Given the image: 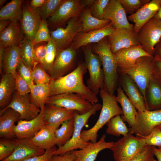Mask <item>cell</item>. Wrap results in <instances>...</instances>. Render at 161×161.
<instances>
[{
    "instance_id": "1",
    "label": "cell",
    "mask_w": 161,
    "mask_h": 161,
    "mask_svg": "<svg viewBox=\"0 0 161 161\" xmlns=\"http://www.w3.org/2000/svg\"><path fill=\"white\" fill-rule=\"evenodd\" d=\"M87 71L84 62L80 61L77 67L67 74L52 79L49 84V96L65 93L78 94L93 105L98 101L97 95L86 86L83 76Z\"/></svg>"
},
{
    "instance_id": "2",
    "label": "cell",
    "mask_w": 161,
    "mask_h": 161,
    "mask_svg": "<svg viewBox=\"0 0 161 161\" xmlns=\"http://www.w3.org/2000/svg\"><path fill=\"white\" fill-rule=\"evenodd\" d=\"M99 93L102 105L99 117L92 128L82 130L80 134L81 138L86 142H96L99 130L113 117L123 114L122 109L118 106L114 94H109L103 88L100 90Z\"/></svg>"
},
{
    "instance_id": "3",
    "label": "cell",
    "mask_w": 161,
    "mask_h": 161,
    "mask_svg": "<svg viewBox=\"0 0 161 161\" xmlns=\"http://www.w3.org/2000/svg\"><path fill=\"white\" fill-rule=\"evenodd\" d=\"M95 54L101 61L104 75L103 89L109 94H114L117 79L118 66L107 37L95 44L93 47Z\"/></svg>"
},
{
    "instance_id": "4",
    "label": "cell",
    "mask_w": 161,
    "mask_h": 161,
    "mask_svg": "<svg viewBox=\"0 0 161 161\" xmlns=\"http://www.w3.org/2000/svg\"><path fill=\"white\" fill-rule=\"evenodd\" d=\"M154 60L153 57H142L131 67L121 71L129 75L135 82L144 97L147 110L146 92L153 76Z\"/></svg>"
},
{
    "instance_id": "5",
    "label": "cell",
    "mask_w": 161,
    "mask_h": 161,
    "mask_svg": "<svg viewBox=\"0 0 161 161\" xmlns=\"http://www.w3.org/2000/svg\"><path fill=\"white\" fill-rule=\"evenodd\" d=\"M102 105L99 103L94 104L89 111L84 114H80L77 112H75L74 117V129L72 136L64 145L57 148L54 155H63L68 152L82 149L89 144V142H85L81 138L82 129L87 123L90 117L95 115L97 111L101 109Z\"/></svg>"
},
{
    "instance_id": "6",
    "label": "cell",
    "mask_w": 161,
    "mask_h": 161,
    "mask_svg": "<svg viewBox=\"0 0 161 161\" xmlns=\"http://www.w3.org/2000/svg\"><path fill=\"white\" fill-rule=\"evenodd\" d=\"M146 145L143 137L129 133L114 143L110 149L115 161H128L139 154Z\"/></svg>"
},
{
    "instance_id": "7",
    "label": "cell",
    "mask_w": 161,
    "mask_h": 161,
    "mask_svg": "<svg viewBox=\"0 0 161 161\" xmlns=\"http://www.w3.org/2000/svg\"><path fill=\"white\" fill-rule=\"evenodd\" d=\"M85 63L89 74L86 81L87 86L96 95L103 88L104 75L102 64L98 56L93 52L89 44L82 47Z\"/></svg>"
},
{
    "instance_id": "8",
    "label": "cell",
    "mask_w": 161,
    "mask_h": 161,
    "mask_svg": "<svg viewBox=\"0 0 161 161\" xmlns=\"http://www.w3.org/2000/svg\"><path fill=\"white\" fill-rule=\"evenodd\" d=\"M137 35L143 49L153 57L155 46L161 40V21L153 17L143 25Z\"/></svg>"
},
{
    "instance_id": "9",
    "label": "cell",
    "mask_w": 161,
    "mask_h": 161,
    "mask_svg": "<svg viewBox=\"0 0 161 161\" xmlns=\"http://www.w3.org/2000/svg\"><path fill=\"white\" fill-rule=\"evenodd\" d=\"M82 30V24L79 17L72 18L67 21L65 27H60L51 30V39L57 49H65L71 46L75 37Z\"/></svg>"
},
{
    "instance_id": "10",
    "label": "cell",
    "mask_w": 161,
    "mask_h": 161,
    "mask_svg": "<svg viewBox=\"0 0 161 161\" xmlns=\"http://www.w3.org/2000/svg\"><path fill=\"white\" fill-rule=\"evenodd\" d=\"M161 124V109L154 111H137L134 124L129 129V133L145 137L153 129Z\"/></svg>"
},
{
    "instance_id": "11",
    "label": "cell",
    "mask_w": 161,
    "mask_h": 161,
    "mask_svg": "<svg viewBox=\"0 0 161 161\" xmlns=\"http://www.w3.org/2000/svg\"><path fill=\"white\" fill-rule=\"evenodd\" d=\"M46 104L55 105L74 110L80 114L88 112L93 106L90 102L78 94L69 93L49 96Z\"/></svg>"
},
{
    "instance_id": "12",
    "label": "cell",
    "mask_w": 161,
    "mask_h": 161,
    "mask_svg": "<svg viewBox=\"0 0 161 161\" xmlns=\"http://www.w3.org/2000/svg\"><path fill=\"white\" fill-rule=\"evenodd\" d=\"M81 0H64L48 19V25L58 27L74 17H79L85 9Z\"/></svg>"
},
{
    "instance_id": "13",
    "label": "cell",
    "mask_w": 161,
    "mask_h": 161,
    "mask_svg": "<svg viewBox=\"0 0 161 161\" xmlns=\"http://www.w3.org/2000/svg\"><path fill=\"white\" fill-rule=\"evenodd\" d=\"M76 55V50L71 46L65 49H57L54 62L48 72L52 79L69 73L74 66Z\"/></svg>"
},
{
    "instance_id": "14",
    "label": "cell",
    "mask_w": 161,
    "mask_h": 161,
    "mask_svg": "<svg viewBox=\"0 0 161 161\" xmlns=\"http://www.w3.org/2000/svg\"><path fill=\"white\" fill-rule=\"evenodd\" d=\"M45 106L40 108V113L34 119L28 121L20 120L17 122L13 129L16 138L30 139L45 125Z\"/></svg>"
},
{
    "instance_id": "15",
    "label": "cell",
    "mask_w": 161,
    "mask_h": 161,
    "mask_svg": "<svg viewBox=\"0 0 161 161\" xmlns=\"http://www.w3.org/2000/svg\"><path fill=\"white\" fill-rule=\"evenodd\" d=\"M22 6L21 27L25 36L33 41L42 21L39 8H32L27 1H24Z\"/></svg>"
},
{
    "instance_id": "16",
    "label": "cell",
    "mask_w": 161,
    "mask_h": 161,
    "mask_svg": "<svg viewBox=\"0 0 161 161\" xmlns=\"http://www.w3.org/2000/svg\"><path fill=\"white\" fill-rule=\"evenodd\" d=\"M107 37L113 54L122 49L140 45L133 29H115Z\"/></svg>"
},
{
    "instance_id": "17",
    "label": "cell",
    "mask_w": 161,
    "mask_h": 161,
    "mask_svg": "<svg viewBox=\"0 0 161 161\" xmlns=\"http://www.w3.org/2000/svg\"><path fill=\"white\" fill-rule=\"evenodd\" d=\"M9 108L13 109L19 114L20 120L27 121L36 117L41 112V109L31 102L28 94L21 95L18 94L16 91L13 94L10 103L3 110Z\"/></svg>"
},
{
    "instance_id": "18",
    "label": "cell",
    "mask_w": 161,
    "mask_h": 161,
    "mask_svg": "<svg viewBox=\"0 0 161 161\" xmlns=\"http://www.w3.org/2000/svg\"><path fill=\"white\" fill-rule=\"evenodd\" d=\"M103 19L109 20L115 29H133L134 25L129 22L119 0H109L105 10Z\"/></svg>"
},
{
    "instance_id": "19",
    "label": "cell",
    "mask_w": 161,
    "mask_h": 161,
    "mask_svg": "<svg viewBox=\"0 0 161 161\" xmlns=\"http://www.w3.org/2000/svg\"><path fill=\"white\" fill-rule=\"evenodd\" d=\"M15 149L12 154L2 161H22L43 155L45 150L33 144L30 139H14Z\"/></svg>"
},
{
    "instance_id": "20",
    "label": "cell",
    "mask_w": 161,
    "mask_h": 161,
    "mask_svg": "<svg viewBox=\"0 0 161 161\" xmlns=\"http://www.w3.org/2000/svg\"><path fill=\"white\" fill-rule=\"evenodd\" d=\"M114 28L110 23L105 27L89 31L80 32L73 40L71 46L76 50L80 48L92 43H97L112 33Z\"/></svg>"
},
{
    "instance_id": "21",
    "label": "cell",
    "mask_w": 161,
    "mask_h": 161,
    "mask_svg": "<svg viewBox=\"0 0 161 161\" xmlns=\"http://www.w3.org/2000/svg\"><path fill=\"white\" fill-rule=\"evenodd\" d=\"M114 54L118 67L121 71L131 67L142 57H153L146 52L140 45L121 49Z\"/></svg>"
},
{
    "instance_id": "22",
    "label": "cell",
    "mask_w": 161,
    "mask_h": 161,
    "mask_svg": "<svg viewBox=\"0 0 161 161\" xmlns=\"http://www.w3.org/2000/svg\"><path fill=\"white\" fill-rule=\"evenodd\" d=\"M21 58L19 46H11L5 48L0 47V72L13 74L16 71Z\"/></svg>"
},
{
    "instance_id": "23",
    "label": "cell",
    "mask_w": 161,
    "mask_h": 161,
    "mask_svg": "<svg viewBox=\"0 0 161 161\" xmlns=\"http://www.w3.org/2000/svg\"><path fill=\"white\" fill-rule=\"evenodd\" d=\"M161 5V0L150 1L128 16L129 20L134 24L133 30L136 34L143 25L154 16Z\"/></svg>"
},
{
    "instance_id": "24",
    "label": "cell",
    "mask_w": 161,
    "mask_h": 161,
    "mask_svg": "<svg viewBox=\"0 0 161 161\" xmlns=\"http://www.w3.org/2000/svg\"><path fill=\"white\" fill-rule=\"evenodd\" d=\"M76 112L55 105L46 104L45 124L54 126L57 129L63 122L74 118Z\"/></svg>"
},
{
    "instance_id": "25",
    "label": "cell",
    "mask_w": 161,
    "mask_h": 161,
    "mask_svg": "<svg viewBox=\"0 0 161 161\" xmlns=\"http://www.w3.org/2000/svg\"><path fill=\"white\" fill-rule=\"evenodd\" d=\"M121 84L123 91L137 111L148 110L142 95L135 82L129 75L123 74Z\"/></svg>"
},
{
    "instance_id": "26",
    "label": "cell",
    "mask_w": 161,
    "mask_h": 161,
    "mask_svg": "<svg viewBox=\"0 0 161 161\" xmlns=\"http://www.w3.org/2000/svg\"><path fill=\"white\" fill-rule=\"evenodd\" d=\"M106 135L104 134L98 141L90 142L86 146L80 150H74L76 158L74 161H95L101 151L110 149L114 143L113 142L106 141Z\"/></svg>"
},
{
    "instance_id": "27",
    "label": "cell",
    "mask_w": 161,
    "mask_h": 161,
    "mask_svg": "<svg viewBox=\"0 0 161 161\" xmlns=\"http://www.w3.org/2000/svg\"><path fill=\"white\" fill-rule=\"evenodd\" d=\"M20 117L19 114L11 108L0 111V138H16L13 129L15 123L20 120Z\"/></svg>"
},
{
    "instance_id": "28",
    "label": "cell",
    "mask_w": 161,
    "mask_h": 161,
    "mask_svg": "<svg viewBox=\"0 0 161 161\" xmlns=\"http://www.w3.org/2000/svg\"><path fill=\"white\" fill-rule=\"evenodd\" d=\"M56 129L54 126L45 124L30 140L41 149L45 150L50 149L57 144L55 134Z\"/></svg>"
},
{
    "instance_id": "29",
    "label": "cell",
    "mask_w": 161,
    "mask_h": 161,
    "mask_svg": "<svg viewBox=\"0 0 161 161\" xmlns=\"http://www.w3.org/2000/svg\"><path fill=\"white\" fill-rule=\"evenodd\" d=\"M24 33L18 21H12L0 32V47L19 46L23 40Z\"/></svg>"
},
{
    "instance_id": "30",
    "label": "cell",
    "mask_w": 161,
    "mask_h": 161,
    "mask_svg": "<svg viewBox=\"0 0 161 161\" xmlns=\"http://www.w3.org/2000/svg\"><path fill=\"white\" fill-rule=\"evenodd\" d=\"M15 91V79L13 74H3L0 82V110L4 109L9 105Z\"/></svg>"
},
{
    "instance_id": "31",
    "label": "cell",
    "mask_w": 161,
    "mask_h": 161,
    "mask_svg": "<svg viewBox=\"0 0 161 161\" xmlns=\"http://www.w3.org/2000/svg\"><path fill=\"white\" fill-rule=\"evenodd\" d=\"M117 91V95L116 96V100L121 105L123 112L121 117L123 121L126 122L131 127L135 123L137 111L122 88L119 87Z\"/></svg>"
},
{
    "instance_id": "32",
    "label": "cell",
    "mask_w": 161,
    "mask_h": 161,
    "mask_svg": "<svg viewBox=\"0 0 161 161\" xmlns=\"http://www.w3.org/2000/svg\"><path fill=\"white\" fill-rule=\"evenodd\" d=\"M24 1L13 0L3 6L0 10V19L18 21L21 18Z\"/></svg>"
},
{
    "instance_id": "33",
    "label": "cell",
    "mask_w": 161,
    "mask_h": 161,
    "mask_svg": "<svg viewBox=\"0 0 161 161\" xmlns=\"http://www.w3.org/2000/svg\"><path fill=\"white\" fill-rule=\"evenodd\" d=\"M79 17L82 26L81 32H86L94 30L99 29L105 27L111 23L109 20L99 19L93 16L89 7L85 8Z\"/></svg>"
},
{
    "instance_id": "34",
    "label": "cell",
    "mask_w": 161,
    "mask_h": 161,
    "mask_svg": "<svg viewBox=\"0 0 161 161\" xmlns=\"http://www.w3.org/2000/svg\"><path fill=\"white\" fill-rule=\"evenodd\" d=\"M29 96L31 102L40 108L44 106L49 97V84H35L30 88Z\"/></svg>"
},
{
    "instance_id": "35",
    "label": "cell",
    "mask_w": 161,
    "mask_h": 161,
    "mask_svg": "<svg viewBox=\"0 0 161 161\" xmlns=\"http://www.w3.org/2000/svg\"><path fill=\"white\" fill-rule=\"evenodd\" d=\"M74 129V118L63 122L61 127L56 130L55 134L57 141L56 145L58 148L63 146L70 140Z\"/></svg>"
},
{
    "instance_id": "36",
    "label": "cell",
    "mask_w": 161,
    "mask_h": 161,
    "mask_svg": "<svg viewBox=\"0 0 161 161\" xmlns=\"http://www.w3.org/2000/svg\"><path fill=\"white\" fill-rule=\"evenodd\" d=\"M19 46L21 59L27 66L32 69L35 64L32 41L25 36Z\"/></svg>"
},
{
    "instance_id": "37",
    "label": "cell",
    "mask_w": 161,
    "mask_h": 161,
    "mask_svg": "<svg viewBox=\"0 0 161 161\" xmlns=\"http://www.w3.org/2000/svg\"><path fill=\"white\" fill-rule=\"evenodd\" d=\"M107 134L117 137L125 136L129 133V129L120 116L118 115L112 118L106 124Z\"/></svg>"
},
{
    "instance_id": "38",
    "label": "cell",
    "mask_w": 161,
    "mask_h": 161,
    "mask_svg": "<svg viewBox=\"0 0 161 161\" xmlns=\"http://www.w3.org/2000/svg\"><path fill=\"white\" fill-rule=\"evenodd\" d=\"M159 83L153 76L150 82L148 88L149 110L150 107L154 108L161 105V86Z\"/></svg>"
},
{
    "instance_id": "39",
    "label": "cell",
    "mask_w": 161,
    "mask_h": 161,
    "mask_svg": "<svg viewBox=\"0 0 161 161\" xmlns=\"http://www.w3.org/2000/svg\"><path fill=\"white\" fill-rule=\"evenodd\" d=\"M32 75L35 84H49L52 79L50 75L38 63L35 64L32 68Z\"/></svg>"
},
{
    "instance_id": "40",
    "label": "cell",
    "mask_w": 161,
    "mask_h": 161,
    "mask_svg": "<svg viewBox=\"0 0 161 161\" xmlns=\"http://www.w3.org/2000/svg\"><path fill=\"white\" fill-rule=\"evenodd\" d=\"M64 0H47L39 11L42 20L49 18L56 11Z\"/></svg>"
},
{
    "instance_id": "41",
    "label": "cell",
    "mask_w": 161,
    "mask_h": 161,
    "mask_svg": "<svg viewBox=\"0 0 161 161\" xmlns=\"http://www.w3.org/2000/svg\"><path fill=\"white\" fill-rule=\"evenodd\" d=\"M57 49L51 38L47 44V53L41 65L48 73L51 69L55 59Z\"/></svg>"
},
{
    "instance_id": "42",
    "label": "cell",
    "mask_w": 161,
    "mask_h": 161,
    "mask_svg": "<svg viewBox=\"0 0 161 161\" xmlns=\"http://www.w3.org/2000/svg\"><path fill=\"white\" fill-rule=\"evenodd\" d=\"M14 139L0 138V161H2L7 159L14 152L15 147Z\"/></svg>"
},
{
    "instance_id": "43",
    "label": "cell",
    "mask_w": 161,
    "mask_h": 161,
    "mask_svg": "<svg viewBox=\"0 0 161 161\" xmlns=\"http://www.w3.org/2000/svg\"><path fill=\"white\" fill-rule=\"evenodd\" d=\"M48 25L46 20H42L39 28L32 41L34 46L41 42H48L50 40V32Z\"/></svg>"
},
{
    "instance_id": "44",
    "label": "cell",
    "mask_w": 161,
    "mask_h": 161,
    "mask_svg": "<svg viewBox=\"0 0 161 161\" xmlns=\"http://www.w3.org/2000/svg\"><path fill=\"white\" fill-rule=\"evenodd\" d=\"M126 13L132 14L150 0H119Z\"/></svg>"
},
{
    "instance_id": "45",
    "label": "cell",
    "mask_w": 161,
    "mask_h": 161,
    "mask_svg": "<svg viewBox=\"0 0 161 161\" xmlns=\"http://www.w3.org/2000/svg\"><path fill=\"white\" fill-rule=\"evenodd\" d=\"M109 0H95L90 7L91 13L95 17L103 19V16L105 10Z\"/></svg>"
},
{
    "instance_id": "46",
    "label": "cell",
    "mask_w": 161,
    "mask_h": 161,
    "mask_svg": "<svg viewBox=\"0 0 161 161\" xmlns=\"http://www.w3.org/2000/svg\"><path fill=\"white\" fill-rule=\"evenodd\" d=\"M13 74L15 79L16 91L17 93L21 95H25L30 93V86L17 71Z\"/></svg>"
},
{
    "instance_id": "47",
    "label": "cell",
    "mask_w": 161,
    "mask_h": 161,
    "mask_svg": "<svg viewBox=\"0 0 161 161\" xmlns=\"http://www.w3.org/2000/svg\"><path fill=\"white\" fill-rule=\"evenodd\" d=\"M17 71L26 81L30 88L34 84L32 75V69L27 66L21 59L17 67Z\"/></svg>"
},
{
    "instance_id": "48",
    "label": "cell",
    "mask_w": 161,
    "mask_h": 161,
    "mask_svg": "<svg viewBox=\"0 0 161 161\" xmlns=\"http://www.w3.org/2000/svg\"><path fill=\"white\" fill-rule=\"evenodd\" d=\"M143 138L146 145L161 148V130L155 127L148 135Z\"/></svg>"
},
{
    "instance_id": "49",
    "label": "cell",
    "mask_w": 161,
    "mask_h": 161,
    "mask_svg": "<svg viewBox=\"0 0 161 161\" xmlns=\"http://www.w3.org/2000/svg\"><path fill=\"white\" fill-rule=\"evenodd\" d=\"M151 147L150 145L145 146L139 154L128 161H153L154 155Z\"/></svg>"
},
{
    "instance_id": "50",
    "label": "cell",
    "mask_w": 161,
    "mask_h": 161,
    "mask_svg": "<svg viewBox=\"0 0 161 161\" xmlns=\"http://www.w3.org/2000/svg\"><path fill=\"white\" fill-rule=\"evenodd\" d=\"M47 53V44L34 46V65L36 64L42 65Z\"/></svg>"
},
{
    "instance_id": "51",
    "label": "cell",
    "mask_w": 161,
    "mask_h": 161,
    "mask_svg": "<svg viewBox=\"0 0 161 161\" xmlns=\"http://www.w3.org/2000/svg\"><path fill=\"white\" fill-rule=\"evenodd\" d=\"M57 148L56 146L45 150L42 155L31 157L22 161H49L51 157L55 154Z\"/></svg>"
},
{
    "instance_id": "52",
    "label": "cell",
    "mask_w": 161,
    "mask_h": 161,
    "mask_svg": "<svg viewBox=\"0 0 161 161\" xmlns=\"http://www.w3.org/2000/svg\"><path fill=\"white\" fill-rule=\"evenodd\" d=\"M76 158V155L73 150L62 155H54L49 161H74Z\"/></svg>"
},
{
    "instance_id": "53",
    "label": "cell",
    "mask_w": 161,
    "mask_h": 161,
    "mask_svg": "<svg viewBox=\"0 0 161 161\" xmlns=\"http://www.w3.org/2000/svg\"><path fill=\"white\" fill-rule=\"evenodd\" d=\"M154 59L153 77L160 81L161 80V62Z\"/></svg>"
},
{
    "instance_id": "54",
    "label": "cell",
    "mask_w": 161,
    "mask_h": 161,
    "mask_svg": "<svg viewBox=\"0 0 161 161\" xmlns=\"http://www.w3.org/2000/svg\"><path fill=\"white\" fill-rule=\"evenodd\" d=\"M153 58L155 60L161 62V40L155 46Z\"/></svg>"
},
{
    "instance_id": "55",
    "label": "cell",
    "mask_w": 161,
    "mask_h": 161,
    "mask_svg": "<svg viewBox=\"0 0 161 161\" xmlns=\"http://www.w3.org/2000/svg\"><path fill=\"white\" fill-rule=\"evenodd\" d=\"M47 0H32L29 3L30 6L33 9H37L41 7Z\"/></svg>"
},
{
    "instance_id": "56",
    "label": "cell",
    "mask_w": 161,
    "mask_h": 161,
    "mask_svg": "<svg viewBox=\"0 0 161 161\" xmlns=\"http://www.w3.org/2000/svg\"><path fill=\"white\" fill-rule=\"evenodd\" d=\"M152 149L154 155L156 157L157 161H161V151L155 146H152Z\"/></svg>"
},
{
    "instance_id": "57",
    "label": "cell",
    "mask_w": 161,
    "mask_h": 161,
    "mask_svg": "<svg viewBox=\"0 0 161 161\" xmlns=\"http://www.w3.org/2000/svg\"><path fill=\"white\" fill-rule=\"evenodd\" d=\"M11 21L7 19H0V32L6 28Z\"/></svg>"
},
{
    "instance_id": "58",
    "label": "cell",
    "mask_w": 161,
    "mask_h": 161,
    "mask_svg": "<svg viewBox=\"0 0 161 161\" xmlns=\"http://www.w3.org/2000/svg\"><path fill=\"white\" fill-rule=\"evenodd\" d=\"M83 4L87 7H90L93 4L94 0H81Z\"/></svg>"
},
{
    "instance_id": "59",
    "label": "cell",
    "mask_w": 161,
    "mask_h": 161,
    "mask_svg": "<svg viewBox=\"0 0 161 161\" xmlns=\"http://www.w3.org/2000/svg\"><path fill=\"white\" fill-rule=\"evenodd\" d=\"M154 17L161 21V5L159 10Z\"/></svg>"
},
{
    "instance_id": "60",
    "label": "cell",
    "mask_w": 161,
    "mask_h": 161,
    "mask_svg": "<svg viewBox=\"0 0 161 161\" xmlns=\"http://www.w3.org/2000/svg\"><path fill=\"white\" fill-rule=\"evenodd\" d=\"M7 1L6 0H0V6H2Z\"/></svg>"
},
{
    "instance_id": "61",
    "label": "cell",
    "mask_w": 161,
    "mask_h": 161,
    "mask_svg": "<svg viewBox=\"0 0 161 161\" xmlns=\"http://www.w3.org/2000/svg\"><path fill=\"white\" fill-rule=\"evenodd\" d=\"M155 127L161 130V124Z\"/></svg>"
},
{
    "instance_id": "62",
    "label": "cell",
    "mask_w": 161,
    "mask_h": 161,
    "mask_svg": "<svg viewBox=\"0 0 161 161\" xmlns=\"http://www.w3.org/2000/svg\"><path fill=\"white\" fill-rule=\"evenodd\" d=\"M159 148V149L160 151H161V148Z\"/></svg>"
},
{
    "instance_id": "63",
    "label": "cell",
    "mask_w": 161,
    "mask_h": 161,
    "mask_svg": "<svg viewBox=\"0 0 161 161\" xmlns=\"http://www.w3.org/2000/svg\"><path fill=\"white\" fill-rule=\"evenodd\" d=\"M153 161H157V160H156L154 159V160H153Z\"/></svg>"
},
{
    "instance_id": "64",
    "label": "cell",
    "mask_w": 161,
    "mask_h": 161,
    "mask_svg": "<svg viewBox=\"0 0 161 161\" xmlns=\"http://www.w3.org/2000/svg\"></svg>"
}]
</instances>
